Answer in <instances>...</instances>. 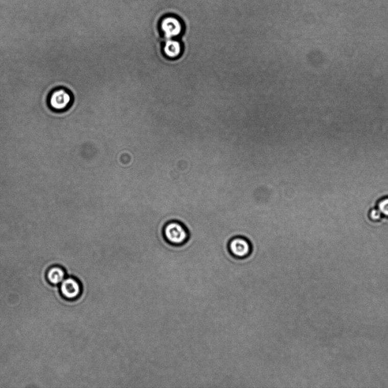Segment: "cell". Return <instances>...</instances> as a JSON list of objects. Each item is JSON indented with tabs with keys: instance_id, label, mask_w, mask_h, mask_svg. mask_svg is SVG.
I'll return each mask as SVG.
<instances>
[{
	"instance_id": "6da1fadb",
	"label": "cell",
	"mask_w": 388,
	"mask_h": 388,
	"mask_svg": "<svg viewBox=\"0 0 388 388\" xmlns=\"http://www.w3.org/2000/svg\"><path fill=\"white\" fill-rule=\"evenodd\" d=\"M163 234L166 243L176 247L185 245L190 238V233L187 227L180 221L176 220L169 221L164 225Z\"/></svg>"
},
{
	"instance_id": "7a4b0ae2",
	"label": "cell",
	"mask_w": 388,
	"mask_h": 388,
	"mask_svg": "<svg viewBox=\"0 0 388 388\" xmlns=\"http://www.w3.org/2000/svg\"><path fill=\"white\" fill-rule=\"evenodd\" d=\"M230 254L238 259L248 258L253 251V247L249 241L243 236H235L232 238L228 244Z\"/></svg>"
},
{
	"instance_id": "3957f363",
	"label": "cell",
	"mask_w": 388,
	"mask_h": 388,
	"mask_svg": "<svg viewBox=\"0 0 388 388\" xmlns=\"http://www.w3.org/2000/svg\"><path fill=\"white\" fill-rule=\"evenodd\" d=\"M159 28L164 37L168 39L179 37L184 30L182 21L174 16H167L161 19Z\"/></svg>"
},
{
	"instance_id": "277c9868",
	"label": "cell",
	"mask_w": 388,
	"mask_h": 388,
	"mask_svg": "<svg viewBox=\"0 0 388 388\" xmlns=\"http://www.w3.org/2000/svg\"><path fill=\"white\" fill-rule=\"evenodd\" d=\"M72 95L66 89L59 88L50 94L49 103L50 108L55 111L68 109L72 103Z\"/></svg>"
},
{
	"instance_id": "5b68a950",
	"label": "cell",
	"mask_w": 388,
	"mask_h": 388,
	"mask_svg": "<svg viewBox=\"0 0 388 388\" xmlns=\"http://www.w3.org/2000/svg\"><path fill=\"white\" fill-rule=\"evenodd\" d=\"M60 289L65 297L69 299H74L81 294L82 286L77 280L69 278L62 281Z\"/></svg>"
},
{
	"instance_id": "8992f818",
	"label": "cell",
	"mask_w": 388,
	"mask_h": 388,
	"mask_svg": "<svg viewBox=\"0 0 388 388\" xmlns=\"http://www.w3.org/2000/svg\"><path fill=\"white\" fill-rule=\"evenodd\" d=\"M165 56L169 59L179 58L183 52L182 43L175 39H168L163 46Z\"/></svg>"
},
{
	"instance_id": "52a82bcc",
	"label": "cell",
	"mask_w": 388,
	"mask_h": 388,
	"mask_svg": "<svg viewBox=\"0 0 388 388\" xmlns=\"http://www.w3.org/2000/svg\"><path fill=\"white\" fill-rule=\"evenodd\" d=\"M64 271L57 267L50 270L48 275L49 280L54 284L61 283L64 280Z\"/></svg>"
},
{
	"instance_id": "ba28073f",
	"label": "cell",
	"mask_w": 388,
	"mask_h": 388,
	"mask_svg": "<svg viewBox=\"0 0 388 388\" xmlns=\"http://www.w3.org/2000/svg\"><path fill=\"white\" fill-rule=\"evenodd\" d=\"M378 210L382 215L388 217V198L382 199L378 203Z\"/></svg>"
},
{
	"instance_id": "9c48e42d",
	"label": "cell",
	"mask_w": 388,
	"mask_h": 388,
	"mask_svg": "<svg viewBox=\"0 0 388 388\" xmlns=\"http://www.w3.org/2000/svg\"><path fill=\"white\" fill-rule=\"evenodd\" d=\"M370 218L372 220H379L381 218L382 215L378 209H373L370 211Z\"/></svg>"
}]
</instances>
